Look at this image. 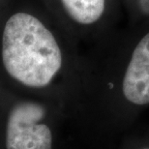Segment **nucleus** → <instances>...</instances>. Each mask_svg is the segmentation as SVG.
Instances as JSON below:
<instances>
[{
	"mask_svg": "<svg viewBox=\"0 0 149 149\" xmlns=\"http://www.w3.org/2000/svg\"><path fill=\"white\" fill-rule=\"evenodd\" d=\"M2 64L10 77L28 87L49 84L62 66V52L52 32L28 12L5 20L0 40Z\"/></svg>",
	"mask_w": 149,
	"mask_h": 149,
	"instance_id": "obj_1",
	"label": "nucleus"
},
{
	"mask_svg": "<svg viewBox=\"0 0 149 149\" xmlns=\"http://www.w3.org/2000/svg\"><path fill=\"white\" fill-rule=\"evenodd\" d=\"M45 114V108L38 103L24 101L16 104L7 121V149H52L50 129L40 123Z\"/></svg>",
	"mask_w": 149,
	"mask_h": 149,
	"instance_id": "obj_2",
	"label": "nucleus"
},
{
	"mask_svg": "<svg viewBox=\"0 0 149 149\" xmlns=\"http://www.w3.org/2000/svg\"><path fill=\"white\" fill-rule=\"evenodd\" d=\"M123 94L136 105L149 104V33L133 52L123 79Z\"/></svg>",
	"mask_w": 149,
	"mask_h": 149,
	"instance_id": "obj_3",
	"label": "nucleus"
},
{
	"mask_svg": "<svg viewBox=\"0 0 149 149\" xmlns=\"http://www.w3.org/2000/svg\"><path fill=\"white\" fill-rule=\"evenodd\" d=\"M71 19L79 24H91L102 17L105 0H60Z\"/></svg>",
	"mask_w": 149,
	"mask_h": 149,
	"instance_id": "obj_4",
	"label": "nucleus"
},
{
	"mask_svg": "<svg viewBox=\"0 0 149 149\" xmlns=\"http://www.w3.org/2000/svg\"><path fill=\"white\" fill-rule=\"evenodd\" d=\"M144 149H149V148H144Z\"/></svg>",
	"mask_w": 149,
	"mask_h": 149,
	"instance_id": "obj_5",
	"label": "nucleus"
}]
</instances>
